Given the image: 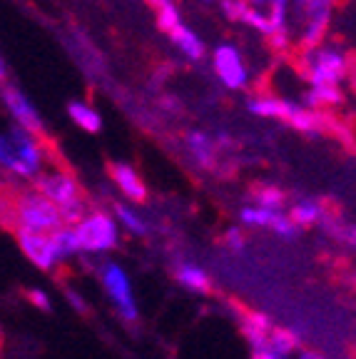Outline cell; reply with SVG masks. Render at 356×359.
I'll list each match as a JSON object with an SVG mask.
<instances>
[{
	"mask_svg": "<svg viewBox=\"0 0 356 359\" xmlns=\"http://www.w3.org/2000/svg\"><path fill=\"white\" fill-rule=\"evenodd\" d=\"M25 294H28V302L35 304L38 309H43V312H50V309H53L50 299H48V294H45L43 290H28Z\"/></svg>",
	"mask_w": 356,
	"mask_h": 359,
	"instance_id": "cell-27",
	"label": "cell"
},
{
	"mask_svg": "<svg viewBox=\"0 0 356 359\" xmlns=\"http://www.w3.org/2000/svg\"><path fill=\"white\" fill-rule=\"evenodd\" d=\"M252 200L256 202V208L282 212L284 202H287V192L279 190V187H274V185H254L252 187Z\"/></svg>",
	"mask_w": 356,
	"mask_h": 359,
	"instance_id": "cell-20",
	"label": "cell"
},
{
	"mask_svg": "<svg viewBox=\"0 0 356 359\" xmlns=\"http://www.w3.org/2000/svg\"><path fill=\"white\" fill-rule=\"evenodd\" d=\"M145 3H147V6H155V0H145Z\"/></svg>",
	"mask_w": 356,
	"mask_h": 359,
	"instance_id": "cell-33",
	"label": "cell"
},
{
	"mask_svg": "<svg viewBox=\"0 0 356 359\" xmlns=\"http://www.w3.org/2000/svg\"><path fill=\"white\" fill-rule=\"evenodd\" d=\"M174 280L182 287H187L189 292H197V294H210L212 292V282L210 275L205 269H200L192 262H179L174 264Z\"/></svg>",
	"mask_w": 356,
	"mask_h": 359,
	"instance_id": "cell-14",
	"label": "cell"
},
{
	"mask_svg": "<svg viewBox=\"0 0 356 359\" xmlns=\"http://www.w3.org/2000/svg\"><path fill=\"white\" fill-rule=\"evenodd\" d=\"M252 359H279V357H274L272 352H267V349H264V352H252Z\"/></svg>",
	"mask_w": 356,
	"mask_h": 359,
	"instance_id": "cell-30",
	"label": "cell"
},
{
	"mask_svg": "<svg viewBox=\"0 0 356 359\" xmlns=\"http://www.w3.org/2000/svg\"><path fill=\"white\" fill-rule=\"evenodd\" d=\"M80 252H110L120 245V230L110 212L95 208L80 224L73 227Z\"/></svg>",
	"mask_w": 356,
	"mask_h": 359,
	"instance_id": "cell-4",
	"label": "cell"
},
{
	"mask_svg": "<svg viewBox=\"0 0 356 359\" xmlns=\"http://www.w3.org/2000/svg\"><path fill=\"white\" fill-rule=\"evenodd\" d=\"M245 232L240 230V227H229L227 230V237H224V245L232 250V252H242L245 250Z\"/></svg>",
	"mask_w": 356,
	"mask_h": 359,
	"instance_id": "cell-26",
	"label": "cell"
},
{
	"mask_svg": "<svg viewBox=\"0 0 356 359\" xmlns=\"http://www.w3.org/2000/svg\"><path fill=\"white\" fill-rule=\"evenodd\" d=\"M219 11L224 13V18L232 22L245 20V13L249 11V3L247 0H219Z\"/></svg>",
	"mask_w": 356,
	"mask_h": 359,
	"instance_id": "cell-24",
	"label": "cell"
},
{
	"mask_svg": "<svg viewBox=\"0 0 356 359\" xmlns=\"http://www.w3.org/2000/svg\"><path fill=\"white\" fill-rule=\"evenodd\" d=\"M0 100L6 105L8 115L13 118V125H18V128L25 130L28 135H33L35 140H48L45 137L43 118H40V112L35 110V105L25 97L22 90H18L11 83H3L0 85Z\"/></svg>",
	"mask_w": 356,
	"mask_h": 359,
	"instance_id": "cell-7",
	"label": "cell"
},
{
	"mask_svg": "<svg viewBox=\"0 0 356 359\" xmlns=\"http://www.w3.org/2000/svg\"><path fill=\"white\" fill-rule=\"evenodd\" d=\"M3 83H8V67H6V62H3V57H0V85Z\"/></svg>",
	"mask_w": 356,
	"mask_h": 359,
	"instance_id": "cell-31",
	"label": "cell"
},
{
	"mask_svg": "<svg viewBox=\"0 0 356 359\" xmlns=\"http://www.w3.org/2000/svg\"><path fill=\"white\" fill-rule=\"evenodd\" d=\"M296 359H324V357L319 352H314V349H301Z\"/></svg>",
	"mask_w": 356,
	"mask_h": 359,
	"instance_id": "cell-29",
	"label": "cell"
},
{
	"mask_svg": "<svg viewBox=\"0 0 356 359\" xmlns=\"http://www.w3.org/2000/svg\"><path fill=\"white\" fill-rule=\"evenodd\" d=\"M97 275H100V282H102V287H105L112 307L117 309V314L128 322L137 320L139 312H137V304H135L132 285H130L128 272L117 262H102L100 267H97Z\"/></svg>",
	"mask_w": 356,
	"mask_h": 359,
	"instance_id": "cell-6",
	"label": "cell"
},
{
	"mask_svg": "<svg viewBox=\"0 0 356 359\" xmlns=\"http://www.w3.org/2000/svg\"><path fill=\"white\" fill-rule=\"evenodd\" d=\"M299 102H292L289 97H282L277 93H256L247 102V110L256 118H269V120H282L289 123V118L294 115Z\"/></svg>",
	"mask_w": 356,
	"mask_h": 359,
	"instance_id": "cell-10",
	"label": "cell"
},
{
	"mask_svg": "<svg viewBox=\"0 0 356 359\" xmlns=\"http://www.w3.org/2000/svg\"><path fill=\"white\" fill-rule=\"evenodd\" d=\"M274 210H264V208H245L240 212V219L242 224H247V227H267L269 230V224H272L274 219Z\"/></svg>",
	"mask_w": 356,
	"mask_h": 359,
	"instance_id": "cell-23",
	"label": "cell"
},
{
	"mask_svg": "<svg viewBox=\"0 0 356 359\" xmlns=\"http://www.w3.org/2000/svg\"><path fill=\"white\" fill-rule=\"evenodd\" d=\"M212 67L217 78L222 80L224 88L229 90H245L249 85V70L242 57V50L232 43H222L212 53Z\"/></svg>",
	"mask_w": 356,
	"mask_h": 359,
	"instance_id": "cell-8",
	"label": "cell"
},
{
	"mask_svg": "<svg viewBox=\"0 0 356 359\" xmlns=\"http://www.w3.org/2000/svg\"><path fill=\"white\" fill-rule=\"evenodd\" d=\"M18 202V230H28L35 235H53L62 227L60 210L50 200H45L40 192L20 190L15 195Z\"/></svg>",
	"mask_w": 356,
	"mask_h": 359,
	"instance_id": "cell-2",
	"label": "cell"
},
{
	"mask_svg": "<svg viewBox=\"0 0 356 359\" xmlns=\"http://www.w3.org/2000/svg\"><path fill=\"white\" fill-rule=\"evenodd\" d=\"M155 15H157V28L162 33H172L177 25H182V15H179L177 6H174L172 0H157L155 6Z\"/></svg>",
	"mask_w": 356,
	"mask_h": 359,
	"instance_id": "cell-21",
	"label": "cell"
},
{
	"mask_svg": "<svg viewBox=\"0 0 356 359\" xmlns=\"http://www.w3.org/2000/svg\"><path fill=\"white\" fill-rule=\"evenodd\" d=\"M339 0H294L296 15L301 20L299 38H296V50H312L327 43L331 15Z\"/></svg>",
	"mask_w": 356,
	"mask_h": 359,
	"instance_id": "cell-3",
	"label": "cell"
},
{
	"mask_svg": "<svg viewBox=\"0 0 356 359\" xmlns=\"http://www.w3.org/2000/svg\"><path fill=\"white\" fill-rule=\"evenodd\" d=\"M301 347V337L292 330H282V327H272L267 337V352H272L274 357L287 359L292 352Z\"/></svg>",
	"mask_w": 356,
	"mask_h": 359,
	"instance_id": "cell-17",
	"label": "cell"
},
{
	"mask_svg": "<svg viewBox=\"0 0 356 359\" xmlns=\"http://www.w3.org/2000/svg\"><path fill=\"white\" fill-rule=\"evenodd\" d=\"M67 118L73 120L80 130H85V133H90V135H97L102 130L100 112L95 110V107L90 105V102H85V100L67 102Z\"/></svg>",
	"mask_w": 356,
	"mask_h": 359,
	"instance_id": "cell-15",
	"label": "cell"
},
{
	"mask_svg": "<svg viewBox=\"0 0 356 359\" xmlns=\"http://www.w3.org/2000/svg\"><path fill=\"white\" fill-rule=\"evenodd\" d=\"M15 195L11 187L0 185V227L8 230L11 235L18 232V202H15Z\"/></svg>",
	"mask_w": 356,
	"mask_h": 359,
	"instance_id": "cell-19",
	"label": "cell"
},
{
	"mask_svg": "<svg viewBox=\"0 0 356 359\" xmlns=\"http://www.w3.org/2000/svg\"><path fill=\"white\" fill-rule=\"evenodd\" d=\"M202 3H219V0H202Z\"/></svg>",
	"mask_w": 356,
	"mask_h": 359,
	"instance_id": "cell-32",
	"label": "cell"
},
{
	"mask_svg": "<svg viewBox=\"0 0 356 359\" xmlns=\"http://www.w3.org/2000/svg\"><path fill=\"white\" fill-rule=\"evenodd\" d=\"M107 175L117 185V190L123 192L125 200L135 202V205H145L150 192H147L145 180L139 177V172L128 163H107Z\"/></svg>",
	"mask_w": 356,
	"mask_h": 359,
	"instance_id": "cell-9",
	"label": "cell"
},
{
	"mask_svg": "<svg viewBox=\"0 0 356 359\" xmlns=\"http://www.w3.org/2000/svg\"><path fill=\"white\" fill-rule=\"evenodd\" d=\"M30 182H33V190L40 192L45 200H50L57 210L67 208V205H73L78 200H85L83 185L67 168L40 170Z\"/></svg>",
	"mask_w": 356,
	"mask_h": 359,
	"instance_id": "cell-5",
	"label": "cell"
},
{
	"mask_svg": "<svg viewBox=\"0 0 356 359\" xmlns=\"http://www.w3.org/2000/svg\"><path fill=\"white\" fill-rule=\"evenodd\" d=\"M112 212H115V217L125 224V230H130L132 235H137V237L147 235V222L139 217V215L135 212L130 205H125V202H112Z\"/></svg>",
	"mask_w": 356,
	"mask_h": 359,
	"instance_id": "cell-22",
	"label": "cell"
},
{
	"mask_svg": "<svg viewBox=\"0 0 356 359\" xmlns=\"http://www.w3.org/2000/svg\"><path fill=\"white\" fill-rule=\"evenodd\" d=\"M294 65L296 75L306 85H339V88L346 80H351V70H354L351 53L344 50L339 43H324L312 50H299Z\"/></svg>",
	"mask_w": 356,
	"mask_h": 359,
	"instance_id": "cell-1",
	"label": "cell"
},
{
	"mask_svg": "<svg viewBox=\"0 0 356 359\" xmlns=\"http://www.w3.org/2000/svg\"><path fill=\"white\" fill-rule=\"evenodd\" d=\"M187 150L200 160V165H205L207 170H214V163H217V150H214V142L207 137L205 133H187Z\"/></svg>",
	"mask_w": 356,
	"mask_h": 359,
	"instance_id": "cell-18",
	"label": "cell"
},
{
	"mask_svg": "<svg viewBox=\"0 0 356 359\" xmlns=\"http://www.w3.org/2000/svg\"><path fill=\"white\" fill-rule=\"evenodd\" d=\"M324 212H327V202H319V200H299L294 208L289 210L287 217L296 224V227H314V224L322 222Z\"/></svg>",
	"mask_w": 356,
	"mask_h": 359,
	"instance_id": "cell-16",
	"label": "cell"
},
{
	"mask_svg": "<svg viewBox=\"0 0 356 359\" xmlns=\"http://www.w3.org/2000/svg\"><path fill=\"white\" fill-rule=\"evenodd\" d=\"M65 294H67V302H70V304H73V307H75V312H78V314H90V307L83 302V297H80L78 292L70 290V287H67Z\"/></svg>",
	"mask_w": 356,
	"mask_h": 359,
	"instance_id": "cell-28",
	"label": "cell"
},
{
	"mask_svg": "<svg viewBox=\"0 0 356 359\" xmlns=\"http://www.w3.org/2000/svg\"><path fill=\"white\" fill-rule=\"evenodd\" d=\"M269 230H272L274 235H279V237H287V240H292V237L299 235V227H296V224L292 222V219L287 217L284 212H277V215H274L272 224H269Z\"/></svg>",
	"mask_w": 356,
	"mask_h": 359,
	"instance_id": "cell-25",
	"label": "cell"
},
{
	"mask_svg": "<svg viewBox=\"0 0 356 359\" xmlns=\"http://www.w3.org/2000/svg\"><path fill=\"white\" fill-rule=\"evenodd\" d=\"M170 40H172V45L182 53L184 57H187V60H192V62L205 60V55H207L205 40H202L192 28H187L184 22L182 25H177V28L170 33Z\"/></svg>",
	"mask_w": 356,
	"mask_h": 359,
	"instance_id": "cell-13",
	"label": "cell"
},
{
	"mask_svg": "<svg viewBox=\"0 0 356 359\" xmlns=\"http://www.w3.org/2000/svg\"><path fill=\"white\" fill-rule=\"evenodd\" d=\"M15 240L22 252H25V257H28L35 267L43 269V272H53L57 259H55V252H53L48 235H35V232H28V230H18Z\"/></svg>",
	"mask_w": 356,
	"mask_h": 359,
	"instance_id": "cell-11",
	"label": "cell"
},
{
	"mask_svg": "<svg viewBox=\"0 0 356 359\" xmlns=\"http://www.w3.org/2000/svg\"><path fill=\"white\" fill-rule=\"evenodd\" d=\"M301 97H304V102H301L304 107L324 112H334L336 107H341L346 102V93L339 85H309Z\"/></svg>",
	"mask_w": 356,
	"mask_h": 359,
	"instance_id": "cell-12",
	"label": "cell"
}]
</instances>
